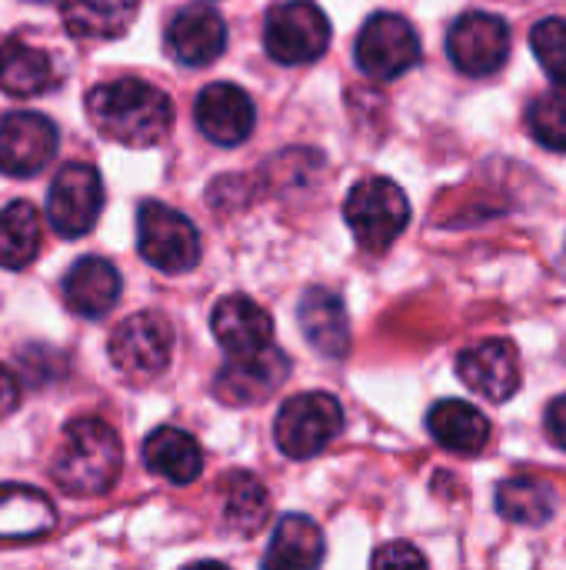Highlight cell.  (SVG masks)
I'll use <instances>...</instances> for the list:
<instances>
[{
  "label": "cell",
  "instance_id": "22",
  "mask_svg": "<svg viewBox=\"0 0 566 570\" xmlns=\"http://www.w3.org/2000/svg\"><path fill=\"white\" fill-rule=\"evenodd\" d=\"M57 83L53 57L23 40L0 43V90L10 97H37Z\"/></svg>",
  "mask_w": 566,
  "mask_h": 570
},
{
  "label": "cell",
  "instance_id": "10",
  "mask_svg": "<svg viewBox=\"0 0 566 570\" xmlns=\"http://www.w3.org/2000/svg\"><path fill=\"white\" fill-rule=\"evenodd\" d=\"M447 53L454 67L467 77H490L510 57V27L497 13L470 10L464 13L447 37Z\"/></svg>",
  "mask_w": 566,
  "mask_h": 570
},
{
  "label": "cell",
  "instance_id": "20",
  "mask_svg": "<svg viewBox=\"0 0 566 570\" xmlns=\"http://www.w3.org/2000/svg\"><path fill=\"white\" fill-rule=\"evenodd\" d=\"M143 464L170 484H193L203 471V451L187 431L157 428L143 441Z\"/></svg>",
  "mask_w": 566,
  "mask_h": 570
},
{
  "label": "cell",
  "instance_id": "15",
  "mask_svg": "<svg viewBox=\"0 0 566 570\" xmlns=\"http://www.w3.org/2000/svg\"><path fill=\"white\" fill-rule=\"evenodd\" d=\"M457 374L474 394L500 404L520 391V354L510 341L494 337V341H484V344L460 351Z\"/></svg>",
  "mask_w": 566,
  "mask_h": 570
},
{
  "label": "cell",
  "instance_id": "31",
  "mask_svg": "<svg viewBox=\"0 0 566 570\" xmlns=\"http://www.w3.org/2000/svg\"><path fill=\"white\" fill-rule=\"evenodd\" d=\"M17 404H20V381L10 367L0 364V417L13 414Z\"/></svg>",
  "mask_w": 566,
  "mask_h": 570
},
{
  "label": "cell",
  "instance_id": "26",
  "mask_svg": "<svg viewBox=\"0 0 566 570\" xmlns=\"http://www.w3.org/2000/svg\"><path fill=\"white\" fill-rule=\"evenodd\" d=\"M224 521L234 534H257L267 518H270V498H267V488L247 474V471H237L227 478V488H224Z\"/></svg>",
  "mask_w": 566,
  "mask_h": 570
},
{
  "label": "cell",
  "instance_id": "23",
  "mask_svg": "<svg viewBox=\"0 0 566 570\" xmlns=\"http://www.w3.org/2000/svg\"><path fill=\"white\" fill-rule=\"evenodd\" d=\"M324 531L304 514H287L274 531L270 551L264 554V568L310 570L324 561Z\"/></svg>",
  "mask_w": 566,
  "mask_h": 570
},
{
  "label": "cell",
  "instance_id": "7",
  "mask_svg": "<svg viewBox=\"0 0 566 570\" xmlns=\"http://www.w3.org/2000/svg\"><path fill=\"white\" fill-rule=\"evenodd\" d=\"M330 43V20L314 0L277 3L267 13L264 47L277 63H314Z\"/></svg>",
  "mask_w": 566,
  "mask_h": 570
},
{
  "label": "cell",
  "instance_id": "14",
  "mask_svg": "<svg viewBox=\"0 0 566 570\" xmlns=\"http://www.w3.org/2000/svg\"><path fill=\"white\" fill-rule=\"evenodd\" d=\"M167 53L183 67H207L227 50V23L207 3H190L177 10L163 30Z\"/></svg>",
  "mask_w": 566,
  "mask_h": 570
},
{
  "label": "cell",
  "instance_id": "2",
  "mask_svg": "<svg viewBox=\"0 0 566 570\" xmlns=\"http://www.w3.org/2000/svg\"><path fill=\"white\" fill-rule=\"evenodd\" d=\"M123 471V448L110 424L100 417H77L63 428L50 474L60 491L77 498L107 494Z\"/></svg>",
  "mask_w": 566,
  "mask_h": 570
},
{
  "label": "cell",
  "instance_id": "32",
  "mask_svg": "<svg viewBox=\"0 0 566 570\" xmlns=\"http://www.w3.org/2000/svg\"><path fill=\"white\" fill-rule=\"evenodd\" d=\"M547 434L560 451H566V394L557 397L547 411Z\"/></svg>",
  "mask_w": 566,
  "mask_h": 570
},
{
  "label": "cell",
  "instance_id": "16",
  "mask_svg": "<svg viewBox=\"0 0 566 570\" xmlns=\"http://www.w3.org/2000/svg\"><path fill=\"white\" fill-rule=\"evenodd\" d=\"M297 324L307 337V344L324 354V357H347L350 351V317L344 301L327 291V287H310L304 291L300 304H297Z\"/></svg>",
  "mask_w": 566,
  "mask_h": 570
},
{
  "label": "cell",
  "instance_id": "28",
  "mask_svg": "<svg viewBox=\"0 0 566 570\" xmlns=\"http://www.w3.org/2000/svg\"><path fill=\"white\" fill-rule=\"evenodd\" d=\"M527 130L544 144L547 150H564L566 154V87L540 94L527 107Z\"/></svg>",
  "mask_w": 566,
  "mask_h": 570
},
{
  "label": "cell",
  "instance_id": "18",
  "mask_svg": "<svg viewBox=\"0 0 566 570\" xmlns=\"http://www.w3.org/2000/svg\"><path fill=\"white\" fill-rule=\"evenodd\" d=\"M63 297L80 317H103L120 301V274L103 257H80L63 277Z\"/></svg>",
  "mask_w": 566,
  "mask_h": 570
},
{
  "label": "cell",
  "instance_id": "12",
  "mask_svg": "<svg viewBox=\"0 0 566 570\" xmlns=\"http://www.w3.org/2000/svg\"><path fill=\"white\" fill-rule=\"evenodd\" d=\"M287 374H290V361L274 344L254 354H230V361L217 374L214 394L230 407L260 404L287 381Z\"/></svg>",
  "mask_w": 566,
  "mask_h": 570
},
{
  "label": "cell",
  "instance_id": "30",
  "mask_svg": "<svg viewBox=\"0 0 566 570\" xmlns=\"http://www.w3.org/2000/svg\"><path fill=\"white\" fill-rule=\"evenodd\" d=\"M374 568H397V564H414V568H424L427 564V558L417 551V548H410V544H387V548H380L377 554H374V561H370Z\"/></svg>",
  "mask_w": 566,
  "mask_h": 570
},
{
  "label": "cell",
  "instance_id": "21",
  "mask_svg": "<svg viewBox=\"0 0 566 570\" xmlns=\"http://www.w3.org/2000/svg\"><path fill=\"white\" fill-rule=\"evenodd\" d=\"M60 20L73 37L117 40L137 20V0H63Z\"/></svg>",
  "mask_w": 566,
  "mask_h": 570
},
{
  "label": "cell",
  "instance_id": "6",
  "mask_svg": "<svg viewBox=\"0 0 566 570\" xmlns=\"http://www.w3.org/2000/svg\"><path fill=\"white\" fill-rule=\"evenodd\" d=\"M107 351H110V364L123 377H130V381L160 377L173 354V327L167 317H160L153 311L130 314L127 321H120L113 327Z\"/></svg>",
  "mask_w": 566,
  "mask_h": 570
},
{
  "label": "cell",
  "instance_id": "19",
  "mask_svg": "<svg viewBox=\"0 0 566 570\" xmlns=\"http://www.w3.org/2000/svg\"><path fill=\"white\" fill-rule=\"evenodd\" d=\"M427 428L440 448L474 458L490 441V421L467 401H437L427 414Z\"/></svg>",
  "mask_w": 566,
  "mask_h": 570
},
{
  "label": "cell",
  "instance_id": "3",
  "mask_svg": "<svg viewBox=\"0 0 566 570\" xmlns=\"http://www.w3.org/2000/svg\"><path fill=\"white\" fill-rule=\"evenodd\" d=\"M344 217L364 250H387L410 224V200L390 177H364L344 200Z\"/></svg>",
  "mask_w": 566,
  "mask_h": 570
},
{
  "label": "cell",
  "instance_id": "25",
  "mask_svg": "<svg viewBox=\"0 0 566 570\" xmlns=\"http://www.w3.org/2000/svg\"><path fill=\"white\" fill-rule=\"evenodd\" d=\"M43 240V217L33 204L13 200L0 210V267L23 271L37 261Z\"/></svg>",
  "mask_w": 566,
  "mask_h": 570
},
{
  "label": "cell",
  "instance_id": "1",
  "mask_svg": "<svg viewBox=\"0 0 566 570\" xmlns=\"http://www.w3.org/2000/svg\"><path fill=\"white\" fill-rule=\"evenodd\" d=\"M87 114L103 137L123 147H157L173 127L170 97L137 77L97 83L87 94Z\"/></svg>",
  "mask_w": 566,
  "mask_h": 570
},
{
  "label": "cell",
  "instance_id": "17",
  "mask_svg": "<svg viewBox=\"0 0 566 570\" xmlns=\"http://www.w3.org/2000/svg\"><path fill=\"white\" fill-rule=\"evenodd\" d=\"M210 331L227 354H254L274 344L270 314L244 294H230L214 307Z\"/></svg>",
  "mask_w": 566,
  "mask_h": 570
},
{
  "label": "cell",
  "instance_id": "33",
  "mask_svg": "<svg viewBox=\"0 0 566 570\" xmlns=\"http://www.w3.org/2000/svg\"><path fill=\"white\" fill-rule=\"evenodd\" d=\"M564 264H566V257H564Z\"/></svg>",
  "mask_w": 566,
  "mask_h": 570
},
{
  "label": "cell",
  "instance_id": "27",
  "mask_svg": "<svg viewBox=\"0 0 566 570\" xmlns=\"http://www.w3.org/2000/svg\"><path fill=\"white\" fill-rule=\"evenodd\" d=\"M497 511L514 524H547L557 511V494L537 478H510L497 488Z\"/></svg>",
  "mask_w": 566,
  "mask_h": 570
},
{
  "label": "cell",
  "instance_id": "13",
  "mask_svg": "<svg viewBox=\"0 0 566 570\" xmlns=\"http://www.w3.org/2000/svg\"><path fill=\"white\" fill-rule=\"evenodd\" d=\"M193 117L200 134L217 147H237L254 134L257 107L250 94L237 83H207L197 94Z\"/></svg>",
  "mask_w": 566,
  "mask_h": 570
},
{
  "label": "cell",
  "instance_id": "5",
  "mask_svg": "<svg viewBox=\"0 0 566 570\" xmlns=\"http://www.w3.org/2000/svg\"><path fill=\"white\" fill-rule=\"evenodd\" d=\"M137 247L140 257L163 274H187L200 261V234L180 210L143 200L137 210Z\"/></svg>",
  "mask_w": 566,
  "mask_h": 570
},
{
  "label": "cell",
  "instance_id": "24",
  "mask_svg": "<svg viewBox=\"0 0 566 570\" xmlns=\"http://www.w3.org/2000/svg\"><path fill=\"white\" fill-rule=\"evenodd\" d=\"M53 504L23 484H0V541L40 538L53 528Z\"/></svg>",
  "mask_w": 566,
  "mask_h": 570
},
{
  "label": "cell",
  "instance_id": "11",
  "mask_svg": "<svg viewBox=\"0 0 566 570\" xmlns=\"http://www.w3.org/2000/svg\"><path fill=\"white\" fill-rule=\"evenodd\" d=\"M57 127L33 110H13L0 117V170L7 177H33L57 154Z\"/></svg>",
  "mask_w": 566,
  "mask_h": 570
},
{
  "label": "cell",
  "instance_id": "8",
  "mask_svg": "<svg viewBox=\"0 0 566 570\" xmlns=\"http://www.w3.org/2000/svg\"><path fill=\"white\" fill-rule=\"evenodd\" d=\"M357 67L374 80H394L420 60V37L400 13H374L354 47Z\"/></svg>",
  "mask_w": 566,
  "mask_h": 570
},
{
  "label": "cell",
  "instance_id": "29",
  "mask_svg": "<svg viewBox=\"0 0 566 570\" xmlns=\"http://www.w3.org/2000/svg\"><path fill=\"white\" fill-rule=\"evenodd\" d=\"M530 43H534V53L537 60L544 63L547 77L566 87V20L564 17H547L534 27L530 33Z\"/></svg>",
  "mask_w": 566,
  "mask_h": 570
},
{
  "label": "cell",
  "instance_id": "9",
  "mask_svg": "<svg viewBox=\"0 0 566 570\" xmlns=\"http://www.w3.org/2000/svg\"><path fill=\"white\" fill-rule=\"evenodd\" d=\"M103 210V180L90 164H63L47 194V224L60 237H83Z\"/></svg>",
  "mask_w": 566,
  "mask_h": 570
},
{
  "label": "cell",
  "instance_id": "4",
  "mask_svg": "<svg viewBox=\"0 0 566 570\" xmlns=\"http://www.w3.org/2000/svg\"><path fill=\"white\" fill-rule=\"evenodd\" d=\"M344 431V407L334 394L307 391L290 397L274 424L277 448L294 461H310Z\"/></svg>",
  "mask_w": 566,
  "mask_h": 570
}]
</instances>
